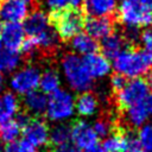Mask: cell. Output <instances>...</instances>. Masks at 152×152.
I'll list each match as a JSON object with an SVG mask.
<instances>
[{
    "mask_svg": "<svg viewBox=\"0 0 152 152\" xmlns=\"http://www.w3.org/2000/svg\"><path fill=\"white\" fill-rule=\"evenodd\" d=\"M152 68V51L145 48H125L114 59L113 69L127 80L140 78Z\"/></svg>",
    "mask_w": 152,
    "mask_h": 152,
    "instance_id": "1",
    "label": "cell"
},
{
    "mask_svg": "<svg viewBox=\"0 0 152 152\" xmlns=\"http://www.w3.org/2000/svg\"><path fill=\"white\" fill-rule=\"evenodd\" d=\"M49 20L53 30L57 32L59 39L68 42L83 30L86 17L84 12H82L80 8L69 7L61 11L50 12Z\"/></svg>",
    "mask_w": 152,
    "mask_h": 152,
    "instance_id": "2",
    "label": "cell"
},
{
    "mask_svg": "<svg viewBox=\"0 0 152 152\" xmlns=\"http://www.w3.org/2000/svg\"><path fill=\"white\" fill-rule=\"evenodd\" d=\"M61 68L68 86L72 90L84 93L93 87L94 81L78 55L71 52L65 53L61 59Z\"/></svg>",
    "mask_w": 152,
    "mask_h": 152,
    "instance_id": "3",
    "label": "cell"
},
{
    "mask_svg": "<svg viewBox=\"0 0 152 152\" xmlns=\"http://www.w3.org/2000/svg\"><path fill=\"white\" fill-rule=\"evenodd\" d=\"M118 19L125 27L140 28L152 24V13L142 0H122L118 7Z\"/></svg>",
    "mask_w": 152,
    "mask_h": 152,
    "instance_id": "4",
    "label": "cell"
},
{
    "mask_svg": "<svg viewBox=\"0 0 152 152\" xmlns=\"http://www.w3.org/2000/svg\"><path fill=\"white\" fill-rule=\"evenodd\" d=\"M75 112V99L65 89H57L48 96L45 115L50 121L62 122L70 119Z\"/></svg>",
    "mask_w": 152,
    "mask_h": 152,
    "instance_id": "5",
    "label": "cell"
},
{
    "mask_svg": "<svg viewBox=\"0 0 152 152\" xmlns=\"http://www.w3.org/2000/svg\"><path fill=\"white\" fill-rule=\"evenodd\" d=\"M40 70L34 65H26L17 70L10 78V87L13 94L26 95L39 87Z\"/></svg>",
    "mask_w": 152,
    "mask_h": 152,
    "instance_id": "6",
    "label": "cell"
},
{
    "mask_svg": "<svg viewBox=\"0 0 152 152\" xmlns=\"http://www.w3.org/2000/svg\"><path fill=\"white\" fill-rule=\"evenodd\" d=\"M148 93L150 89L142 78H132L127 81L126 86L120 91L115 93V100L120 108L127 109L141 103Z\"/></svg>",
    "mask_w": 152,
    "mask_h": 152,
    "instance_id": "7",
    "label": "cell"
},
{
    "mask_svg": "<svg viewBox=\"0 0 152 152\" xmlns=\"http://www.w3.org/2000/svg\"><path fill=\"white\" fill-rule=\"evenodd\" d=\"M71 141L81 151H87L99 145V138L94 132L93 126L84 120H77L72 124Z\"/></svg>",
    "mask_w": 152,
    "mask_h": 152,
    "instance_id": "8",
    "label": "cell"
},
{
    "mask_svg": "<svg viewBox=\"0 0 152 152\" xmlns=\"http://www.w3.org/2000/svg\"><path fill=\"white\" fill-rule=\"evenodd\" d=\"M21 132L24 134V139L34 148L43 147L49 144L50 128L46 121L40 118H32L28 124L23 127Z\"/></svg>",
    "mask_w": 152,
    "mask_h": 152,
    "instance_id": "9",
    "label": "cell"
},
{
    "mask_svg": "<svg viewBox=\"0 0 152 152\" xmlns=\"http://www.w3.org/2000/svg\"><path fill=\"white\" fill-rule=\"evenodd\" d=\"M30 12V5L23 0H4L0 4V20L20 23Z\"/></svg>",
    "mask_w": 152,
    "mask_h": 152,
    "instance_id": "10",
    "label": "cell"
},
{
    "mask_svg": "<svg viewBox=\"0 0 152 152\" xmlns=\"http://www.w3.org/2000/svg\"><path fill=\"white\" fill-rule=\"evenodd\" d=\"M1 44L5 49L18 51L25 40V31L20 23H6L0 33Z\"/></svg>",
    "mask_w": 152,
    "mask_h": 152,
    "instance_id": "11",
    "label": "cell"
},
{
    "mask_svg": "<svg viewBox=\"0 0 152 152\" xmlns=\"http://www.w3.org/2000/svg\"><path fill=\"white\" fill-rule=\"evenodd\" d=\"M83 28L95 40L103 39L114 32V23L109 17H89L86 18Z\"/></svg>",
    "mask_w": 152,
    "mask_h": 152,
    "instance_id": "12",
    "label": "cell"
},
{
    "mask_svg": "<svg viewBox=\"0 0 152 152\" xmlns=\"http://www.w3.org/2000/svg\"><path fill=\"white\" fill-rule=\"evenodd\" d=\"M49 26H51L49 20V14H46L42 10H36V8L28 12L23 24L25 34H27L28 37L38 36L39 33L45 31Z\"/></svg>",
    "mask_w": 152,
    "mask_h": 152,
    "instance_id": "13",
    "label": "cell"
},
{
    "mask_svg": "<svg viewBox=\"0 0 152 152\" xmlns=\"http://www.w3.org/2000/svg\"><path fill=\"white\" fill-rule=\"evenodd\" d=\"M82 59L86 65V69L88 70V72L93 80L94 78H96V80L103 78L110 74L112 64H110L109 59H107L103 55L94 52V53L83 56Z\"/></svg>",
    "mask_w": 152,
    "mask_h": 152,
    "instance_id": "14",
    "label": "cell"
},
{
    "mask_svg": "<svg viewBox=\"0 0 152 152\" xmlns=\"http://www.w3.org/2000/svg\"><path fill=\"white\" fill-rule=\"evenodd\" d=\"M23 104L25 112L30 115L39 118L40 115L45 114L48 107V96L40 90H33L26 95H24Z\"/></svg>",
    "mask_w": 152,
    "mask_h": 152,
    "instance_id": "15",
    "label": "cell"
},
{
    "mask_svg": "<svg viewBox=\"0 0 152 152\" xmlns=\"http://www.w3.org/2000/svg\"><path fill=\"white\" fill-rule=\"evenodd\" d=\"M116 0H84L83 11L90 17H109L116 11Z\"/></svg>",
    "mask_w": 152,
    "mask_h": 152,
    "instance_id": "16",
    "label": "cell"
},
{
    "mask_svg": "<svg viewBox=\"0 0 152 152\" xmlns=\"http://www.w3.org/2000/svg\"><path fill=\"white\" fill-rule=\"evenodd\" d=\"M125 45L126 42L122 34L113 32L106 38L101 39V44L99 45V49L101 50V55H103L107 59H114L125 49Z\"/></svg>",
    "mask_w": 152,
    "mask_h": 152,
    "instance_id": "17",
    "label": "cell"
},
{
    "mask_svg": "<svg viewBox=\"0 0 152 152\" xmlns=\"http://www.w3.org/2000/svg\"><path fill=\"white\" fill-rule=\"evenodd\" d=\"M70 49L74 51L72 53L76 55H82V56H87L94 52H97L99 50V44L97 42L91 38L90 36H88L86 32H80L78 34H76L75 37H72L70 40Z\"/></svg>",
    "mask_w": 152,
    "mask_h": 152,
    "instance_id": "18",
    "label": "cell"
},
{
    "mask_svg": "<svg viewBox=\"0 0 152 152\" xmlns=\"http://www.w3.org/2000/svg\"><path fill=\"white\" fill-rule=\"evenodd\" d=\"M19 112V100L12 91L0 94V125L12 120Z\"/></svg>",
    "mask_w": 152,
    "mask_h": 152,
    "instance_id": "19",
    "label": "cell"
},
{
    "mask_svg": "<svg viewBox=\"0 0 152 152\" xmlns=\"http://www.w3.org/2000/svg\"><path fill=\"white\" fill-rule=\"evenodd\" d=\"M99 107V101L95 94L90 91H84L80 93L77 99L75 100V109L81 116L88 118L93 116Z\"/></svg>",
    "mask_w": 152,
    "mask_h": 152,
    "instance_id": "20",
    "label": "cell"
},
{
    "mask_svg": "<svg viewBox=\"0 0 152 152\" xmlns=\"http://www.w3.org/2000/svg\"><path fill=\"white\" fill-rule=\"evenodd\" d=\"M100 146L102 147L103 152H126L128 146L127 134L115 129L112 134L103 139Z\"/></svg>",
    "mask_w": 152,
    "mask_h": 152,
    "instance_id": "21",
    "label": "cell"
},
{
    "mask_svg": "<svg viewBox=\"0 0 152 152\" xmlns=\"http://www.w3.org/2000/svg\"><path fill=\"white\" fill-rule=\"evenodd\" d=\"M61 87V76L58 71L53 68L45 69L43 72H40L39 78V88L40 91L44 94H51L55 90L59 89Z\"/></svg>",
    "mask_w": 152,
    "mask_h": 152,
    "instance_id": "22",
    "label": "cell"
},
{
    "mask_svg": "<svg viewBox=\"0 0 152 152\" xmlns=\"http://www.w3.org/2000/svg\"><path fill=\"white\" fill-rule=\"evenodd\" d=\"M32 38L36 40L38 49L42 51H53L59 44V37L52 26H49L45 31Z\"/></svg>",
    "mask_w": 152,
    "mask_h": 152,
    "instance_id": "23",
    "label": "cell"
},
{
    "mask_svg": "<svg viewBox=\"0 0 152 152\" xmlns=\"http://www.w3.org/2000/svg\"><path fill=\"white\" fill-rule=\"evenodd\" d=\"M125 112H126L125 119H126L127 124L132 127H138V128H140L142 125H145L150 116V114L146 110V108L144 107L142 102L125 109Z\"/></svg>",
    "mask_w": 152,
    "mask_h": 152,
    "instance_id": "24",
    "label": "cell"
},
{
    "mask_svg": "<svg viewBox=\"0 0 152 152\" xmlns=\"http://www.w3.org/2000/svg\"><path fill=\"white\" fill-rule=\"evenodd\" d=\"M21 63V55L18 51L1 49L0 50V72H12Z\"/></svg>",
    "mask_w": 152,
    "mask_h": 152,
    "instance_id": "25",
    "label": "cell"
},
{
    "mask_svg": "<svg viewBox=\"0 0 152 152\" xmlns=\"http://www.w3.org/2000/svg\"><path fill=\"white\" fill-rule=\"evenodd\" d=\"M71 140V126L68 124H58L50 129L49 142L52 146H59L68 144Z\"/></svg>",
    "mask_w": 152,
    "mask_h": 152,
    "instance_id": "26",
    "label": "cell"
},
{
    "mask_svg": "<svg viewBox=\"0 0 152 152\" xmlns=\"http://www.w3.org/2000/svg\"><path fill=\"white\" fill-rule=\"evenodd\" d=\"M21 129V126L14 119L8 120L0 125V140L5 144L15 141L19 139Z\"/></svg>",
    "mask_w": 152,
    "mask_h": 152,
    "instance_id": "27",
    "label": "cell"
},
{
    "mask_svg": "<svg viewBox=\"0 0 152 152\" xmlns=\"http://www.w3.org/2000/svg\"><path fill=\"white\" fill-rule=\"evenodd\" d=\"M137 139L145 152H152V122H146L139 128Z\"/></svg>",
    "mask_w": 152,
    "mask_h": 152,
    "instance_id": "28",
    "label": "cell"
},
{
    "mask_svg": "<svg viewBox=\"0 0 152 152\" xmlns=\"http://www.w3.org/2000/svg\"><path fill=\"white\" fill-rule=\"evenodd\" d=\"M84 0H43L44 5L50 10V12L61 11L69 7L78 8Z\"/></svg>",
    "mask_w": 152,
    "mask_h": 152,
    "instance_id": "29",
    "label": "cell"
},
{
    "mask_svg": "<svg viewBox=\"0 0 152 152\" xmlns=\"http://www.w3.org/2000/svg\"><path fill=\"white\" fill-rule=\"evenodd\" d=\"M91 126H93V129L96 133L97 138H103L104 139L106 137H108L109 134H112L115 131V127H114L113 122L110 120L106 119V118L97 119L94 122V125H91Z\"/></svg>",
    "mask_w": 152,
    "mask_h": 152,
    "instance_id": "30",
    "label": "cell"
},
{
    "mask_svg": "<svg viewBox=\"0 0 152 152\" xmlns=\"http://www.w3.org/2000/svg\"><path fill=\"white\" fill-rule=\"evenodd\" d=\"M2 152H34V147L28 144L25 139L8 142L4 146Z\"/></svg>",
    "mask_w": 152,
    "mask_h": 152,
    "instance_id": "31",
    "label": "cell"
},
{
    "mask_svg": "<svg viewBox=\"0 0 152 152\" xmlns=\"http://www.w3.org/2000/svg\"><path fill=\"white\" fill-rule=\"evenodd\" d=\"M21 53L27 57V58H31V57H34L37 55V52L39 51L37 44H36V40L32 38V37H28L27 39L24 40V43L21 44Z\"/></svg>",
    "mask_w": 152,
    "mask_h": 152,
    "instance_id": "32",
    "label": "cell"
},
{
    "mask_svg": "<svg viewBox=\"0 0 152 152\" xmlns=\"http://www.w3.org/2000/svg\"><path fill=\"white\" fill-rule=\"evenodd\" d=\"M127 81H128V80H127L125 76H122V75L115 72V74L112 75V77H110V87H112V89H113L115 93H118V91H120V90L126 86Z\"/></svg>",
    "mask_w": 152,
    "mask_h": 152,
    "instance_id": "33",
    "label": "cell"
},
{
    "mask_svg": "<svg viewBox=\"0 0 152 152\" xmlns=\"http://www.w3.org/2000/svg\"><path fill=\"white\" fill-rule=\"evenodd\" d=\"M127 138H128V146H127V151H126V152H145V151L140 147L135 134L128 133V134H127Z\"/></svg>",
    "mask_w": 152,
    "mask_h": 152,
    "instance_id": "34",
    "label": "cell"
},
{
    "mask_svg": "<svg viewBox=\"0 0 152 152\" xmlns=\"http://www.w3.org/2000/svg\"><path fill=\"white\" fill-rule=\"evenodd\" d=\"M140 40L145 49L152 51V30H145L140 34Z\"/></svg>",
    "mask_w": 152,
    "mask_h": 152,
    "instance_id": "35",
    "label": "cell"
},
{
    "mask_svg": "<svg viewBox=\"0 0 152 152\" xmlns=\"http://www.w3.org/2000/svg\"><path fill=\"white\" fill-rule=\"evenodd\" d=\"M52 152H82L80 148H77L74 144H63V145H59V146H56L53 148Z\"/></svg>",
    "mask_w": 152,
    "mask_h": 152,
    "instance_id": "36",
    "label": "cell"
},
{
    "mask_svg": "<svg viewBox=\"0 0 152 152\" xmlns=\"http://www.w3.org/2000/svg\"><path fill=\"white\" fill-rule=\"evenodd\" d=\"M142 104L146 108V110L148 112V114L152 115V93H148V95L142 101Z\"/></svg>",
    "mask_w": 152,
    "mask_h": 152,
    "instance_id": "37",
    "label": "cell"
},
{
    "mask_svg": "<svg viewBox=\"0 0 152 152\" xmlns=\"http://www.w3.org/2000/svg\"><path fill=\"white\" fill-rule=\"evenodd\" d=\"M144 81H145L146 86L148 87V89L152 90V68L145 74V78H144Z\"/></svg>",
    "mask_w": 152,
    "mask_h": 152,
    "instance_id": "38",
    "label": "cell"
},
{
    "mask_svg": "<svg viewBox=\"0 0 152 152\" xmlns=\"http://www.w3.org/2000/svg\"><path fill=\"white\" fill-rule=\"evenodd\" d=\"M142 4H144L145 7L152 13V0H142Z\"/></svg>",
    "mask_w": 152,
    "mask_h": 152,
    "instance_id": "39",
    "label": "cell"
},
{
    "mask_svg": "<svg viewBox=\"0 0 152 152\" xmlns=\"http://www.w3.org/2000/svg\"><path fill=\"white\" fill-rule=\"evenodd\" d=\"M4 87H5V80H4V76H2V74L0 72V93L2 91Z\"/></svg>",
    "mask_w": 152,
    "mask_h": 152,
    "instance_id": "40",
    "label": "cell"
},
{
    "mask_svg": "<svg viewBox=\"0 0 152 152\" xmlns=\"http://www.w3.org/2000/svg\"><path fill=\"white\" fill-rule=\"evenodd\" d=\"M23 1H25V2H27L28 5H32V4H34V1H36V0H23Z\"/></svg>",
    "mask_w": 152,
    "mask_h": 152,
    "instance_id": "41",
    "label": "cell"
},
{
    "mask_svg": "<svg viewBox=\"0 0 152 152\" xmlns=\"http://www.w3.org/2000/svg\"><path fill=\"white\" fill-rule=\"evenodd\" d=\"M1 30H2V25H1V23H0V33H1Z\"/></svg>",
    "mask_w": 152,
    "mask_h": 152,
    "instance_id": "42",
    "label": "cell"
},
{
    "mask_svg": "<svg viewBox=\"0 0 152 152\" xmlns=\"http://www.w3.org/2000/svg\"><path fill=\"white\" fill-rule=\"evenodd\" d=\"M1 46H2V44H1V39H0V50H1Z\"/></svg>",
    "mask_w": 152,
    "mask_h": 152,
    "instance_id": "43",
    "label": "cell"
},
{
    "mask_svg": "<svg viewBox=\"0 0 152 152\" xmlns=\"http://www.w3.org/2000/svg\"><path fill=\"white\" fill-rule=\"evenodd\" d=\"M121 1H122V0H121Z\"/></svg>",
    "mask_w": 152,
    "mask_h": 152,
    "instance_id": "44",
    "label": "cell"
}]
</instances>
